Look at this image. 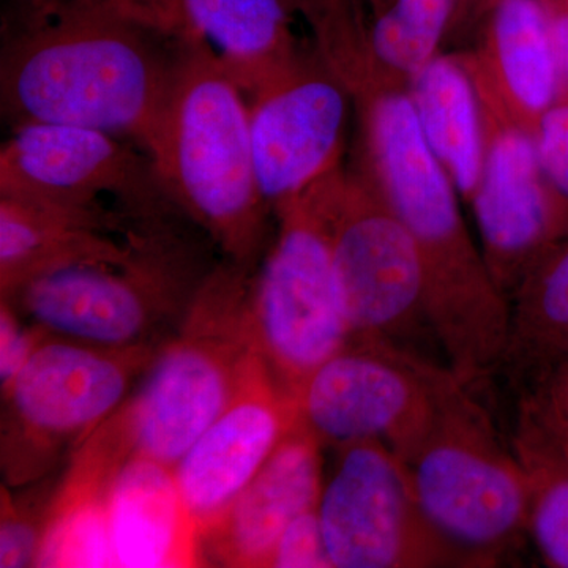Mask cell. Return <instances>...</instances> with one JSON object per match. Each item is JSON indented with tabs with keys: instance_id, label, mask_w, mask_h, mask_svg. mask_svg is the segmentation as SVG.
Instances as JSON below:
<instances>
[{
	"instance_id": "9",
	"label": "cell",
	"mask_w": 568,
	"mask_h": 568,
	"mask_svg": "<svg viewBox=\"0 0 568 568\" xmlns=\"http://www.w3.org/2000/svg\"><path fill=\"white\" fill-rule=\"evenodd\" d=\"M278 233L253 275L250 317L257 353L290 394L351 342L331 235L312 190L276 209Z\"/></svg>"
},
{
	"instance_id": "27",
	"label": "cell",
	"mask_w": 568,
	"mask_h": 568,
	"mask_svg": "<svg viewBox=\"0 0 568 568\" xmlns=\"http://www.w3.org/2000/svg\"><path fill=\"white\" fill-rule=\"evenodd\" d=\"M47 508L37 511L29 504L14 503L2 487V514H0V567H36L43 534Z\"/></svg>"
},
{
	"instance_id": "3",
	"label": "cell",
	"mask_w": 568,
	"mask_h": 568,
	"mask_svg": "<svg viewBox=\"0 0 568 568\" xmlns=\"http://www.w3.org/2000/svg\"><path fill=\"white\" fill-rule=\"evenodd\" d=\"M149 156L174 203L223 260L256 272L271 209L254 166L248 100L201 41H182Z\"/></svg>"
},
{
	"instance_id": "30",
	"label": "cell",
	"mask_w": 568,
	"mask_h": 568,
	"mask_svg": "<svg viewBox=\"0 0 568 568\" xmlns=\"http://www.w3.org/2000/svg\"><path fill=\"white\" fill-rule=\"evenodd\" d=\"M47 332L29 323L24 316L2 298L0 304V386L10 387L33 351L47 338Z\"/></svg>"
},
{
	"instance_id": "15",
	"label": "cell",
	"mask_w": 568,
	"mask_h": 568,
	"mask_svg": "<svg viewBox=\"0 0 568 568\" xmlns=\"http://www.w3.org/2000/svg\"><path fill=\"white\" fill-rule=\"evenodd\" d=\"M297 422V399L254 354L231 402L174 467L203 540Z\"/></svg>"
},
{
	"instance_id": "19",
	"label": "cell",
	"mask_w": 568,
	"mask_h": 568,
	"mask_svg": "<svg viewBox=\"0 0 568 568\" xmlns=\"http://www.w3.org/2000/svg\"><path fill=\"white\" fill-rule=\"evenodd\" d=\"M136 220L119 207L80 209L0 196V293L78 264H121Z\"/></svg>"
},
{
	"instance_id": "16",
	"label": "cell",
	"mask_w": 568,
	"mask_h": 568,
	"mask_svg": "<svg viewBox=\"0 0 568 568\" xmlns=\"http://www.w3.org/2000/svg\"><path fill=\"white\" fill-rule=\"evenodd\" d=\"M178 41L211 47L246 97L304 55L294 22L302 0H100Z\"/></svg>"
},
{
	"instance_id": "7",
	"label": "cell",
	"mask_w": 568,
	"mask_h": 568,
	"mask_svg": "<svg viewBox=\"0 0 568 568\" xmlns=\"http://www.w3.org/2000/svg\"><path fill=\"white\" fill-rule=\"evenodd\" d=\"M310 190L327 223L353 338L429 358L417 347L420 332L437 345L426 306L424 265L413 235L386 197L365 173L343 168Z\"/></svg>"
},
{
	"instance_id": "18",
	"label": "cell",
	"mask_w": 568,
	"mask_h": 568,
	"mask_svg": "<svg viewBox=\"0 0 568 568\" xmlns=\"http://www.w3.org/2000/svg\"><path fill=\"white\" fill-rule=\"evenodd\" d=\"M462 58L480 103L534 134L555 104L560 65L540 0H497L477 50Z\"/></svg>"
},
{
	"instance_id": "2",
	"label": "cell",
	"mask_w": 568,
	"mask_h": 568,
	"mask_svg": "<svg viewBox=\"0 0 568 568\" xmlns=\"http://www.w3.org/2000/svg\"><path fill=\"white\" fill-rule=\"evenodd\" d=\"M181 50L100 0H18L0 59L3 118L99 130L149 155Z\"/></svg>"
},
{
	"instance_id": "8",
	"label": "cell",
	"mask_w": 568,
	"mask_h": 568,
	"mask_svg": "<svg viewBox=\"0 0 568 568\" xmlns=\"http://www.w3.org/2000/svg\"><path fill=\"white\" fill-rule=\"evenodd\" d=\"M162 347L110 349L47 335L2 392V470L10 487L43 477L130 398Z\"/></svg>"
},
{
	"instance_id": "14",
	"label": "cell",
	"mask_w": 568,
	"mask_h": 568,
	"mask_svg": "<svg viewBox=\"0 0 568 568\" xmlns=\"http://www.w3.org/2000/svg\"><path fill=\"white\" fill-rule=\"evenodd\" d=\"M484 170L470 207L489 274L508 302L548 253L559 224L536 140L480 103Z\"/></svg>"
},
{
	"instance_id": "17",
	"label": "cell",
	"mask_w": 568,
	"mask_h": 568,
	"mask_svg": "<svg viewBox=\"0 0 568 568\" xmlns=\"http://www.w3.org/2000/svg\"><path fill=\"white\" fill-rule=\"evenodd\" d=\"M323 444L298 418L260 473L203 540L205 560L223 567H268L284 529L316 508L323 493Z\"/></svg>"
},
{
	"instance_id": "33",
	"label": "cell",
	"mask_w": 568,
	"mask_h": 568,
	"mask_svg": "<svg viewBox=\"0 0 568 568\" xmlns=\"http://www.w3.org/2000/svg\"><path fill=\"white\" fill-rule=\"evenodd\" d=\"M564 362H566V364H568V358H566V361H564ZM560 364H562V362H560ZM558 365H559V364H558Z\"/></svg>"
},
{
	"instance_id": "13",
	"label": "cell",
	"mask_w": 568,
	"mask_h": 568,
	"mask_svg": "<svg viewBox=\"0 0 568 568\" xmlns=\"http://www.w3.org/2000/svg\"><path fill=\"white\" fill-rule=\"evenodd\" d=\"M246 100L257 182L271 211L342 168L354 100L317 50Z\"/></svg>"
},
{
	"instance_id": "11",
	"label": "cell",
	"mask_w": 568,
	"mask_h": 568,
	"mask_svg": "<svg viewBox=\"0 0 568 568\" xmlns=\"http://www.w3.org/2000/svg\"><path fill=\"white\" fill-rule=\"evenodd\" d=\"M0 196L80 209L115 207L132 219L185 213L151 156L114 134L59 123H22L0 151Z\"/></svg>"
},
{
	"instance_id": "25",
	"label": "cell",
	"mask_w": 568,
	"mask_h": 568,
	"mask_svg": "<svg viewBox=\"0 0 568 568\" xmlns=\"http://www.w3.org/2000/svg\"><path fill=\"white\" fill-rule=\"evenodd\" d=\"M514 447L528 481V532L549 567L568 568V462L523 426Z\"/></svg>"
},
{
	"instance_id": "10",
	"label": "cell",
	"mask_w": 568,
	"mask_h": 568,
	"mask_svg": "<svg viewBox=\"0 0 568 568\" xmlns=\"http://www.w3.org/2000/svg\"><path fill=\"white\" fill-rule=\"evenodd\" d=\"M462 384L446 364L353 338L317 366L295 399L298 418L323 446L375 439L406 462Z\"/></svg>"
},
{
	"instance_id": "24",
	"label": "cell",
	"mask_w": 568,
	"mask_h": 568,
	"mask_svg": "<svg viewBox=\"0 0 568 568\" xmlns=\"http://www.w3.org/2000/svg\"><path fill=\"white\" fill-rule=\"evenodd\" d=\"M457 13V0H390L368 28L369 50L384 70L409 82L439 55Z\"/></svg>"
},
{
	"instance_id": "20",
	"label": "cell",
	"mask_w": 568,
	"mask_h": 568,
	"mask_svg": "<svg viewBox=\"0 0 568 568\" xmlns=\"http://www.w3.org/2000/svg\"><path fill=\"white\" fill-rule=\"evenodd\" d=\"M132 455L111 420L71 452L69 469L48 500L36 567H115L108 507L112 481Z\"/></svg>"
},
{
	"instance_id": "22",
	"label": "cell",
	"mask_w": 568,
	"mask_h": 568,
	"mask_svg": "<svg viewBox=\"0 0 568 568\" xmlns=\"http://www.w3.org/2000/svg\"><path fill=\"white\" fill-rule=\"evenodd\" d=\"M409 93L429 148L470 203L484 170V122L462 55H436L409 81Z\"/></svg>"
},
{
	"instance_id": "23",
	"label": "cell",
	"mask_w": 568,
	"mask_h": 568,
	"mask_svg": "<svg viewBox=\"0 0 568 568\" xmlns=\"http://www.w3.org/2000/svg\"><path fill=\"white\" fill-rule=\"evenodd\" d=\"M568 358V242L548 252L510 301V335L504 364L547 373Z\"/></svg>"
},
{
	"instance_id": "29",
	"label": "cell",
	"mask_w": 568,
	"mask_h": 568,
	"mask_svg": "<svg viewBox=\"0 0 568 568\" xmlns=\"http://www.w3.org/2000/svg\"><path fill=\"white\" fill-rule=\"evenodd\" d=\"M268 567L272 568H332L321 529L317 507L297 518L284 529L276 541Z\"/></svg>"
},
{
	"instance_id": "32",
	"label": "cell",
	"mask_w": 568,
	"mask_h": 568,
	"mask_svg": "<svg viewBox=\"0 0 568 568\" xmlns=\"http://www.w3.org/2000/svg\"><path fill=\"white\" fill-rule=\"evenodd\" d=\"M458 11L465 6L466 9L477 11V13H487L496 6L497 0H457Z\"/></svg>"
},
{
	"instance_id": "6",
	"label": "cell",
	"mask_w": 568,
	"mask_h": 568,
	"mask_svg": "<svg viewBox=\"0 0 568 568\" xmlns=\"http://www.w3.org/2000/svg\"><path fill=\"white\" fill-rule=\"evenodd\" d=\"M458 386L406 459L414 495L454 566H495L528 530V481L487 410Z\"/></svg>"
},
{
	"instance_id": "5",
	"label": "cell",
	"mask_w": 568,
	"mask_h": 568,
	"mask_svg": "<svg viewBox=\"0 0 568 568\" xmlns=\"http://www.w3.org/2000/svg\"><path fill=\"white\" fill-rule=\"evenodd\" d=\"M254 272L220 261L121 410L134 455L178 466L231 402L257 353L250 317Z\"/></svg>"
},
{
	"instance_id": "28",
	"label": "cell",
	"mask_w": 568,
	"mask_h": 568,
	"mask_svg": "<svg viewBox=\"0 0 568 568\" xmlns=\"http://www.w3.org/2000/svg\"><path fill=\"white\" fill-rule=\"evenodd\" d=\"M532 136L549 190L558 200L568 201V103L545 111Z\"/></svg>"
},
{
	"instance_id": "1",
	"label": "cell",
	"mask_w": 568,
	"mask_h": 568,
	"mask_svg": "<svg viewBox=\"0 0 568 568\" xmlns=\"http://www.w3.org/2000/svg\"><path fill=\"white\" fill-rule=\"evenodd\" d=\"M361 118L365 170L407 227L424 265L429 324L444 361L466 386L504 364L510 302L467 230L458 190L429 148L409 82L384 70L368 43L332 59Z\"/></svg>"
},
{
	"instance_id": "12",
	"label": "cell",
	"mask_w": 568,
	"mask_h": 568,
	"mask_svg": "<svg viewBox=\"0 0 568 568\" xmlns=\"http://www.w3.org/2000/svg\"><path fill=\"white\" fill-rule=\"evenodd\" d=\"M338 448L317 504L332 568L454 566L422 515L405 459L375 439Z\"/></svg>"
},
{
	"instance_id": "31",
	"label": "cell",
	"mask_w": 568,
	"mask_h": 568,
	"mask_svg": "<svg viewBox=\"0 0 568 568\" xmlns=\"http://www.w3.org/2000/svg\"><path fill=\"white\" fill-rule=\"evenodd\" d=\"M540 2L547 13L560 67L568 73V0H540Z\"/></svg>"
},
{
	"instance_id": "4",
	"label": "cell",
	"mask_w": 568,
	"mask_h": 568,
	"mask_svg": "<svg viewBox=\"0 0 568 568\" xmlns=\"http://www.w3.org/2000/svg\"><path fill=\"white\" fill-rule=\"evenodd\" d=\"M189 222L185 213L138 220L125 263L70 265L2 298L58 338L110 349L162 347L216 265L183 233Z\"/></svg>"
},
{
	"instance_id": "26",
	"label": "cell",
	"mask_w": 568,
	"mask_h": 568,
	"mask_svg": "<svg viewBox=\"0 0 568 568\" xmlns=\"http://www.w3.org/2000/svg\"><path fill=\"white\" fill-rule=\"evenodd\" d=\"M523 426L568 462V364L552 366L537 377L526 405Z\"/></svg>"
},
{
	"instance_id": "21",
	"label": "cell",
	"mask_w": 568,
	"mask_h": 568,
	"mask_svg": "<svg viewBox=\"0 0 568 568\" xmlns=\"http://www.w3.org/2000/svg\"><path fill=\"white\" fill-rule=\"evenodd\" d=\"M108 510L115 567L207 566L174 467L133 455L112 481Z\"/></svg>"
}]
</instances>
